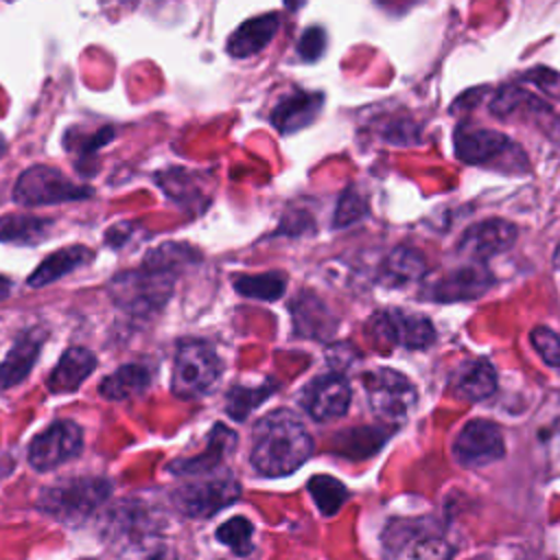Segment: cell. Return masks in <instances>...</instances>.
<instances>
[{
	"label": "cell",
	"mask_w": 560,
	"mask_h": 560,
	"mask_svg": "<svg viewBox=\"0 0 560 560\" xmlns=\"http://www.w3.org/2000/svg\"><path fill=\"white\" fill-rule=\"evenodd\" d=\"M497 389V372L488 359H468L451 376V392L464 400H483Z\"/></svg>",
	"instance_id": "44dd1931"
},
{
	"label": "cell",
	"mask_w": 560,
	"mask_h": 560,
	"mask_svg": "<svg viewBox=\"0 0 560 560\" xmlns=\"http://www.w3.org/2000/svg\"><path fill=\"white\" fill-rule=\"evenodd\" d=\"M368 212V201L363 195L354 192L352 188H348L339 203H337V210H335V219H332V225L335 228H348L352 223H357L359 219H363Z\"/></svg>",
	"instance_id": "1f68e13d"
},
{
	"label": "cell",
	"mask_w": 560,
	"mask_h": 560,
	"mask_svg": "<svg viewBox=\"0 0 560 560\" xmlns=\"http://www.w3.org/2000/svg\"><path fill=\"white\" fill-rule=\"evenodd\" d=\"M424 273H427L424 256L413 247L398 245L383 258L378 269V280L385 287H407L420 280Z\"/></svg>",
	"instance_id": "cb8c5ba5"
},
{
	"label": "cell",
	"mask_w": 560,
	"mask_h": 560,
	"mask_svg": "<svg viewBox=\"0 0 560 560\" xmlns=\"http://www.w3.org/2000/svg\"><path fill=\"white\" fill-rule=\"evenodd\" d=\"M109 494L112 483L105 477H68L39 492L37 510L63 523H79L96 512Z\"/></svg>",
	"instance_id": "3957f363"
},
{
	"label": "cell",
	"mask_w": 560,
	"mask_h": 560,
	"mask_svg": "<svg viewBox=\"0 0 560 560\" xmlns=\"http://www.w3.org/2000/svg\"><path fill=\"white\" fill-rule=\"evenodd\" d=\"M46 339L48 330L44 326H31L15 335L11 348L0 361V389H11L28 378Z\"/></svg>",
	"instance_id": "9a60e30c"
},
{
	"label": "cell",
	"mask_w": 560,
	"mask_h": 560,
	"mask_svg": "<svg viewBox=\"0 0 560 560\" xmlns=\"http://www.w3.org/2000/svg\"><path fill=\"white\" fill-rule=\"evenodd\" d=\"M368 402L383 420H405L416 405V387L396 370L378 368L363 376Z\"/></svg>",
	"instance_id": "30bf717a"
},
{
	"label": "cell",
	"mask_w": 560,
	"mask_h": 560,
	"mask_svg": "<svg viewBox=\"0 0 560 560\" xmlns=\"http://www.w3.org/2000/svg\"><path fill=\"white\" fill-rule=\"evenodd\" d=\"M313 453V438L289 409L262 416L254 427L252 466L265 477H284L298 470Z\"/></svg>",
	"instance_id": "7a4b0ae2"
},
{
	"label": "cell",
	"mask_w": 560,
	"mask_h": 560,
	"mask_svg": "<svg viewBox=\"0 0 560 560\" xmlns=\"http://www.w3.org/2000/svg\"><path fill=\"white\" fill-rule=\"evenodd\" d=\"M503 453L505 442L501 429L494 422L481 418L466 422L453 442V457L466 468L488 466L501 459Z\"/></svg>",
	"instance_id": "7c38bea8"
},
{
	"label": "cell",
	"mask_w": 560,
	"mask_h": 560,
	"mask_svg": "<svg viewBox=\"0 0 560 560\" xmlns=\"http://www.w3.org/2000/svg\"><path fill=\"white\" fill-rule=\"evenodd\" d=\"M516 238V228L503 219H486L470 225L457 245V252L464 254L470 262H483L490 256L505 252Z\"/></svg>",
	"instance_id": "2e32d148"
},
{
	"label": "cell",
	"mask_w": 560,
	"mask_h": 560,
	"mask_svg": "<svg viewBox=\"0 0 560 560\" xmlns=\"http://www.w3.org/2000/svg\"><path fill=\"white\" fill-rule=\"evenodd\" d=\"M529 339L536 352L542 357V361L560 370V335L547 326H536Z\"/></svg>",
	"instance_id": "d6a6232c"
},
{
	"label": "cell",
	"mask_w": 560,
	"mask_h": 560,
	"mask_svg": "<svg viewBox=\"0 0 560 560\" xmlns=\"http://www.w3.org/2000/svg\"><path fill=\"white\" fill-rule=\"evenodd\" d=\"M252 534H254V525L245 518V516H234L230 521H225L219 529H217V540H221L223 545H228L234 553L238 556H247L254 545H252Z\"/></svg>",
	"instance_id": "f546056e"
},
{
	"label": "cell",
	"mask_w": 560,
	"mask_h": 560,
	"mask_svg": "<svg viewBox=\"0 0 560 560\" xmlns=\"http://www.w3.org/2000/svg\"><path fill=\"white\" fill-rule=\"evenodd\" d=\"M195 258V249L182 243H164L151 249L140 267L120 271L109 280L112 302L131 317L160 313L173 293L177 276Z\"/></svg>",
	"instance_id": "6da1fadb"
},
{
	"label": "cell",
	"mask_w": 560,
	"mask_h": 560,
	"mask_svg": "<svg viewBox=\"0 0 560 560\" xmlns=\"http://www.w3.org/2000/svg\"><path fill=\"white\" fill-rule=\"evenodd\" d=\"M11 291H13V282H11L9 278H2V276H0V302L7 300V298L11 295Z\"/></svg>",
	"instance_id": "e575fe53"
},
{
	"label": "cell",
	"mask_w": 560,
	"mask_h": 560,
	"mask_svg": "<svg viewBox=\"0 0 560 560\" xmlns=\"http://www.w3.org/2000/svg\"><path fill=\"white\" fill-rule=\"evenodd\" d=\"M96 354L83 346H70L59 357L57 365L46 378V389L50 394H72L77 392L96 368Z\"/></svg>",
	"instance_id": "e0dca14e"
},
{
	"label": "cell",
	"mask_w": 560,
	"mask_h": 560,
	"mask_svg": "<svg viewBox=\"0 0 560 560\" xmlns=\"http://www.w3.org/2000/svg\"><path fill=\"white\" fill-rule=\"evenodd\" d=\"M370 332L381 341L409 350H420L435 341L433 324L424 315L409 313L405 308H385L374 313L370 319Z\"/></svg>",
	"instance_id": "8fae6325"
},
{
	"label": "cell",
	"mask_w": 560,
	"mask_h": 560,
	"mask_svg": "<svg viewBox=\"0 0 560 560\" xmlns=\"http://www.w3.org/2000/svg\"><path fill=\"white\" fill-rule=\"evenodd\" d=\"M492 276L481 262H468L459 269H453L431 284H427L424 295L433 302H462L483 295L492 287Z\"/></svg>",
	"instance_id": "5bb4252c"
},
{
	"label": "cell",
	"mask_w": 560,
	"mask_h": 560,
	"mask_svg": "<svg viewBox=\"0 0 560 560\" xmlns=\"http://www.w3.org/2000/svg\"><path fill=\"white\" fill-rule=\"evenodd\" d=\"M94 252L88 247V245H81V243H74V245H66V247H59L55 249L52 254H48L39 267L28 276L26 284L28 287H46V284H52L57 282L59 278L90 265L94 260Z\"/></svg>",
	"instance_id": "ffe728a7"
},
{
	"label": "cell",
	"mask_w": 560,
	"mask_h": 560,
	"mask_svg": "<svg viewBox=\"0 0 560 560\" xmlns=\"http://www.w3.org/2000/svg\"><path fill=\"white\" fill-rule=\"evenodd\" d=\"M324 48H326V33L319 26H308L298 42V52L304 61L319 59L324 55Z\"/></svg>",
	"instance_id": "836d02e7"
},
{
	"label": "cell",
	"mask_w": 560,
	"mask_h": 560,
	"mask_svg": "<svg viewBox=\"0 0 560 560\" xmlns=\"http://www.w3.org/2000/svg\"><path fill=\"white\" fill-rule=\"evenodd\" d=\"M52 230V219L33 212H9L0 217V243L37 245Z\"/></svg>",
	"instance_id": "d4e9b609"
},
{
	"label": "cell",
	"mask_w": 560,
	"mask_h": 560,
	"mask_svg": "<svg viewBox=\"0 0 560 560\" xmlns=\"http://www.w3.org/2000/svg\"><path fill=\"white\" fill-rule=\"evenodd\" d=\"M221 370L223 363L208 341L182 339L173 359L171 389L179 398H199L217 385Z\"/></svg>",
	"instance_id": "8992f818"
},
{
	"label": "cell",
	"mask_w": 560,
	"mask_h": 560,
	"mask_svg": "<svg viewBox=\"0 0 560 560\" xmlns=\"http://www.w3.org/2000/svg\"><path fill=\"white\" fill-rule=\"evenodd\" d=\"M322 105H324L322 92L295 90L273 107L271 122L282 133H295L319 116Z\"/></svg>",
	"instance_id": "ac0fdd59"
},
{
	"label": "cell",
	"mask_w": 560,
	"mask_h": 560,
	"mask_svg": "<svg viewBox=\"0 0 560 560\" xmlns=\"http://www.w3.org/2000/svg\"><path fill=\"white\" fill-rule=\"evenodd\" d=\"M92 197V188L74 182L50 164H33L20 173L13 186V201L24 208L81 201Z\"/></svg>",
	"instance_id": "52a82bcc"
},
{
	"label": "cell",
	"mask_w": 560,
	"mask_h": 560,
	"mask_svg": "<svg viewBox=\"0 0 560 560\" xmlns=\"http://www.w3.org/2000/svg\"><path fill=\"white\" fill-rule=\"evenodd\" d=\"M234 289L252 300H278L287 289V276L282 271H265L256 276H238L234 280Z\"/></svg>",
	"instance_id": "4316f807"
},
{
	"label": "cell",
	"mask_w": 560,
	"mask_h": 560,
	"mask_svg": "<svg viewBox=\"0 0 560 560\" xmlns=\"http://www.w3.org/2000/svg\"><path fill=\"white\" fill-rule=\"evenodd\" d=\"M553 265L560 269V245H558V249H556V254H553Z\"/></svg>",
	"instance_id": "8d00e7d4"
},
{
	"label": "cell",
	"mask_w": 560,
	"mask_h": 560,
	"mask_svg": "<svg viewBox=\"0 0 560 560\" xmlns=\"http://www.w3.org/2000/svg\"><path fill=\"white\" fill-rule=\"evenodd\" d=\"M83 451V429L74 420H55L28 444V464L37 472H48Z\"/></svg>",
	"instance_id": "9c48e42d"
},
{
	"label": "cell",
	"mask_w": 560,
	"mask_h": 560,
	"mask_svg": "<svg viewBox=\"0 0 560 560\" xmlns=\"http://www.w3.org/2000/svg\"><path fill=\"white\" fill-rule=\"evenodd\" d=\"M457 158L466 164L518 175L529 171V160L521 144L494 129H477L459 125L455 131Z\"/></svg>",
	"instance_id": "5b68a950"
},
{
	"label": "cell",
	"mask_w": 560,
	"mask_h": 560,
	"mask_svg": "<svg viewBox=\"0 0 560 560\" xmlns=\"http://www.w3.org/2000/svg\"><path fill=\"white\" fill-rule=\"evenodd\" d=\"M354 431V435L359 438V440H350V438H346V435H337V442H339V446L343 444V453H350L352 457H365V455H370V453H374L378 446H381V442L385 440V433H381L378 429H365V427H361V429H352Z\"/></svg>",
	"instance_id": "4dcf8cb0"
},
{
	"label": "cell",
	"mask_w": 560,
	"mask_h": 560,
	"mask_svg": "<svg viewBox=\"0 0 560 560\" xmlns=\"http://www.w3.org/2000/svg\"><path fill=\"white\" fill-rule=\"evenodd\" d=\"M293 322L295 332L322 339L335 328V319L328 317L326 306L315 295H298L293 302Z\"/></svg>",
	"instance_id": "484cf974"
},
{
	"label": "cell",
	"mask_w": 560,
	"mask_h": 560,
	"mask_svg": "<svg viewBox=\"0 0 560 560\" xmlns=\"http://www.w3.org/2000/svg\"><path fill=\"white\" fill-rule=\"evenodd\" d=\"M280 26V18L278 13H265V15H258V18H252L247 22H243L228 39L225 48L232 57L236 59H245V57H252L256 55L258 50H262L271 37L276 35Z\"/></svg>",
	"instance_id": "603a6c76"
},
{
	"label": "cell",
	"mask_w": 560,
	"mask_h": 560,
	"mask_svg": "<svg viewBox=\"0 0 560 560\" xmlns=\"http://www.w3.org/2000/svg\"><path fill=\"white\" fill-rule=\"evenodd\" d=\"M350 383L341 374H322L308 383L302 394V405L306 413L317 422H328L346 416L350 407Z\"/></svg>",
	"instance_id": "4fadbf2b"
},
{
	"label": "cell",
	"mask_w": 560,
	"mask_h": 560,
	"mask_svg": "<svg viewBox=\"0 0 560 560\" xmlns=\"http://www.w3.org/2000/svg\"><path fill=\"white\" fill-rule=\"evenodd\" d=\"M153 381V370L142 361L122 363L98 383V394L107 400H129L147 392Z\"/></svg>",
	"instance_id": "7402d4cb"
},
{
	"label": "cell",
	"mask_w": 560,
	"mask_h": 560,
	"mask_svg": "<svg viewBox=\"0 0 560 560\" xmlns=\"http://www.w3.org/2000/svg\"><path fill=\"white\" fill-rule=\"evenodd\" d=\"M308 492L324 516H332L348 499V488L330 475H313L308 479Z\"/></svg>",
	"instance_id": "83f0119b"
},
{
	"label": "cell",
	"mask_w": 560,
	"mask_h": 560,
	"mask_svg": "<svg viewBox=\"0 0 560 560\" xmlns=\"http://www.w3.org/2000/svg\"><path fill=\"white\" fill-rule=\"evenodd\" d=\"M203 479L188 481L173 492V501L186 516L206 518L232 505L241 497V486L230 472L199 475Z\"/></svg>",
	"instance_id": "ba28073f"
},
{
	"label": "cell",
	"mask_w": 560,
	"mask_h": 560,
	"mask_svg": "<svg viewBox=\"0 0 560 560\" xmlns=\"http://www.w3.org/2000/svg\"><path fill=\"white\" fill-rule=\"evenodd\" d=\"M234 444H236V433L225 424H214L208 435V446L203 448V453L173 462L171 470L175 475H186V477L210 475L219 468V464L234 448Z\"/></svg>",
	"instance_id": "d6986e66"
},
{
	"label": "cell",
	"mask_w": 560,
	"mask_h": 560,
	"mask_svg": "<svg viewBox=\"0 0 560 560\" xmlns=\"http://www.w3.org/2000/svg\"><path fill=\"white\" fill-rule=\"evenodd\" d=\"M7 149H9V147H7V140H4V136L0 133V158L7 153Z\"/></svg>",
	"instance_id": "d590c367"
},
{
	"label": "cell",
	"mask_w": 560,
	"mask_h": 560,
	"mask_svg": "<svg viewBox=\"0 0 560 560\" xmlns=\"http://www.w3.org/2000/svg\"><path fill=\"white\" fill-rule=\"evenodd\" d=\"M276 389V385L271 381L262 383V385H254V387H245V385H234L228 394V405L225 411L234 418V420H245L271 392Z\"/></svg>",
	"instance_id": "f1b7e54d"
},
{
	"label": "cell",
	"mask_w": 560,
	"mask_h": 560,
	"mask_svg": "<svg viewBox=\"0 0 560 560\" xmlns=\"http://www.w3.org/2000/svg\"><path fill=\"white\" fill-rule=\"evenodd\" d=\"M383 560H451L453 547L431 518H394L381 536Z\"/></svg>",
	"instance_id": "277c9868"
}]
</instances>
